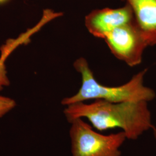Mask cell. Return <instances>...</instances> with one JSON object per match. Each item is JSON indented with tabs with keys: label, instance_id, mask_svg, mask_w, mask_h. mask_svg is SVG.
<instances>
[{
	"label": "cell",
	"instance_id": "5b68a950",
	"mask_svg": "<svg viewBox=\"0 0 156 156\" xmlns=\"http://www.w3.org/2000/svg\"><path fill=\"white\" fill-rule=\"evenodd\" d=\"M134 20L131 8L126 4L117 8H105L90 12L84 18V25L92 35L104 39L115 29Z\"/></svg>",
	"mask_w": 156,
	"mask_h": 156
},
{
	"label": "cell",
	"instance_id": "3957f363",
	"mask_svg": "<svg viewBox=\"0 0 156 156\" xmlns=\"http://www.w3.org/2000/svg\"><path fill=\"white\" fill-rule=\"evenodd\" d=\"M69 123L72 156H121L120 147L127 140L122 131L108 135L101 134L82 118Z\"/></svg>",
	"mask_w": 156,
	"mask_h": 156
},
{
	"label": "cell",
	"instance_id": "277c9868",
	"mask_svg": "<svg viewBox=\"0 0 156 156\" xmlns=\"http://www.w3.org/2000/svg\"><path fill=\"white\" fill-rule=\"evenodd\" d=\"M104 40L114 56L132 67L141 63L148 46L135 20L115 29Z\"/></svg>",
	"mask_w": 156,
	"mask_h": 156
},
{
	"label": "cell",
	"instance_id": "8992f818",
	"mask_svg": "<svg viewBox=\"0 0 156 156\" xmlns=\"http://www.w3.org/2000/svg\"><path fill=\"white\" fill-rule=\"evenodd\" d=\"M129 6L147 46L156 45V0H122Z\"/></svg>",
	"mask_w": 156,
	"mask_h": 156
},
{
	"label": "cell",
	"instance_id": "7a4b0ae2",
	"mask_svg": "<svg viewBox=\"0 0 156 156\" xmlns=\"http://www.w3.org/2000/svg\"><path fill=\"white\" fill-rule=\"evenodd\" d=\"M73 67L81 75L82 84L75 94L62 100L61 103L64 106L97 100L111 102H149L156 97L155 91L144 84L146 69L135 74L126 83L117 86H109L102 84L96 80L85 58H78L73 62Z\"/></svg>",
	"mask_w": 156,
	"mask_h": 156
},
{
	"label": "cell",
	"instance_id": "30bf717a",
	"mask_svg": "<svg viewBox=\"0 0 156 156\" xmlns=\"http://www.w3.org/2000/svg\"><path fill=\"white\" fill-rule=\"evenodd\" d=\"M10 0H0V5L5 4H6V2H8Z\"/></svg>",
	"mask_w": 156,
	"mask_h": 156
},
{
	"label": "cell",
	"instance_id": "9c48e42d",
	"mask_svg": "<svg viewBox=\"0 0 156 156\" xmlns=\"http://www.w3.org/2000/svg\"><path fill=\"white\" fill-rule=\"evenodd\" d=\"M151 130H152V132H153L154 138V140H155L156 142V123L154 124L153 127L151 128Z\"/></svg>",
	"mask_w": 156,
	"mask_h": 156
},
{
	"label": "cell",
	"instance_id": "ba28073f",
	"mask_svg": "<svg viewBox=\"0 0 156 156\" xmlns=\"http://www.w3.org/2000/svg\"><path fill=\"white\" fill-rule=\"evenodd\" d=\"M11 84L10 80L8 78L7 71L6 69L4 60L0 59V91L6 87H8Z\"/></svg>",
	"mask_w": 156,
	"mask_h": 156
},
{
	"label": "cell",
	"instance_id": "6da1fadb",
	"mask_svg": "<svg viewBox=\"0 0 156 156\" xmlns=\"http://www.w3.org/2000/svg\"><path fill=\"white\" fill-rule=\"evenodd\" d=\"M146 101L111 102L97 100L90 104L84 102L66 106L64 114L67 121L87 119L99 131L120 128L127 140H137L151 129V112Z\"/></svg>",
	"mask_w": 156,
	"mask_h": 156
},
{
	"label": "cell",
	"instance_id": "52a82bcc",
	"mask_svg": "<svg viewBox=\"0 0 156 156\" xmlns=\"http://www.w3.org/2000/svg\"><path fill=\"white\" fill-rule=\"evenodd\" d=\"M16 106V102L8 97L0 95V118L4 117Z\"/></svg>",
	"mask_w": 156,
	"mask_h": 156
}]
</instances>
